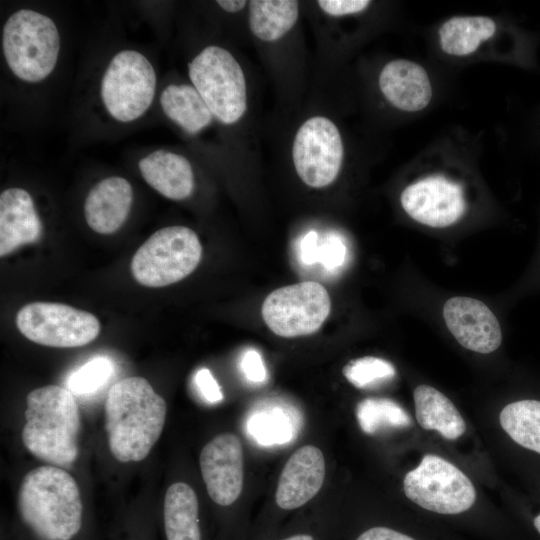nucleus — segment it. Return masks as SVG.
I'll use <instances>...</instances> for the list:
<instances>
[{
    "instance_id": "nucleus-34",
    "label": "nucleus",
    "mask_w": 540,
    "mask_h": 540,
    "mask_svg": "<svg viewBox=\"0 0 540 540\" xmlns=\"http://www.w3.org/2000/svg\"><path fill=\"white\" fill-rule=\"evenodd\" d=\"M319 235L316 231H309L296 244V253L299 261L304 265L317 263V250Z\"/></svg>"
},
{
    "instance_id": "nucleus-4",
    "label": "nucleus",
    "mask_w": 540,
    "mask_h": 540,
    "mask_svg": "<svg viewBox=\"0 0 540 540\" xmlns=\"http://www.w3.org/2000/svg\"><path fill=\"white\" fill-rule=\"evenodd\" d=\"M2 51L15 77L38 83L55 69L60 53V34L54 20L32 9L12 13L2 28Z\"/></svg>"
},
{
    "instance_id": "nucleus-15",
    "label": "nucleus",
    "mask_w": 540,
    "mask_h": 540,
    "mask_svg": "<svg viewBox=\"0 0 540 540\" xmlns=\"http://www.w3.org/2000/svg\"><path fill=\"white\" fill-rule=\"evenodd\" d=\"M325 478L322 451L314 445L297 449L286 462L277 485L275 501L284 510L299 508L321 489Z\"/></svg>"
},
{
    "instance_id": "nucleus-3",
    "label": "nucleus",
    "mask_w": 540,
    "mask_h": 540,
    "mask_svg": "<svg viewBox=\"0 0 540 540\" xmlns=\"http://www.w3.org/2000/svg\"><path fill=\"white\" fill-rule=\"evenodd\" d=\"M22 441L35 457L57 467L72 465L79 453L80 414L72 393L58 385L32 390L26 398Z\"/></svg>"
},
{
    "instance_id": "nucleus-21",
    "label": "nucleus",
    "mask_w": 540,
    "mask_h": 540,
    "mask_svg": "<svg viewBox=\"0 0 540 540\" xmlns=\"http://www.w3.org/2000/svg\"><path fill=\"white\" fill-rule=\"evenodd\" d=\"M159 102L167 118L187 133L196 134L212 122L213 114L193 85L170 84Z\"/></svg>"
},
{
    "instance_id": "nucleus-2",
    "label": "nucleus",
    "mask_w": 540,
    "mask_h": 540,
    "mask_svg": "<svg viewBox=\"0 0 540 540\" xmlns=\"http://www.w3.org/2000/svg\"><path fill=\"white\" fill-rule=\"evenodd\" d=\"M23 522L41 540H71L82 525V500L75 479L53 465L39 466L23 478L18 491Z\"/></svg>"
},
{
    "instance_id": "nucleus-10",
    "label": "nucleus",
    "mask_w": 540,
    "mask_h": 540,
    "mask_svg": "<svg viewBox=\"0 0 540 540\" xmlns=\"http://www.w3.org/2000/svg\"><path fill=\"white\" fill-rule=\"evenodd\" d=\"M330 309L327 290L317 282L305 281L271 292L262 305V316L272 332L291 338L317 331Z\"/></svg>"
},
{
    "instance_id": "nucleus-23",
    "label": "nucleus",
    "mask_w": 540,
    "mask_h": 540,
    "mask_svg": "<svg viewBox=\"0 0 540 540\" xmlns=\"http://www.w3.org/2000/svg\"><path fill=\"white\" fill-rule=\"evenodd\" d=\"M496 32L493 19L484 16L453 17L439 29L441 49L453 56H466Z\"/></svg>"
},
{
    "instance_id": "nucleus-11",
    "label": "nucleus",
    "mask_w": 540,
    "mask_h": 540,
    "mask_svg": "<svg viewBox=\"0 0 540 540\" xmlns=\"http://www.w3.org/2000/svg\"><path fill=\"white\" fill-rule=\"evenodd\" d=\"M292 157L305 184L313 188L330 185L343 161V143L336 125L323 116L306 120L295 135Z\"/></svg>"
},
{
    "instance_id": "nucleus-30",
    "label": "nucleus",
    "mask_w": 540,
    "mask_h": 540,
    "mask_svg": "<svg viewBox=\"0 0 540 540\" xmlns=\"http://www.w3.org/2000/svg\"><path fill=\"white\" fill-rule=\"evenodd\" d=\"M347 255L348 248L341 235L330 232L319 239L317 263H320L327 271L340 270L347 260Z\"/></svg>"
},
{
    "instance_id": "nucleus-8",
    "label": "nucleus",
    "mask_w": 540,
    "mask_h": 540,
    "mask_svg": "<svg viewBox=\"0 0 540 540\" xmlns=\"http://www.w3.org/2000/svg\"><path fill=\"white\" fill-rule=\"evenodd\" d=\"M406 497L418 506L439 514H459L476 500L471 480L444 458L425 455L403 480Z\"/></svg>"
},
{
    "instance_id": "nucleus-18",
    "label": "nucleus",
    "mask_w": 540,
    "mask_h": 540,
    "mask_svg": "<svg viewBox=\"0 0 540 540\" xmlns=\"http://www.w3.org/2000/svg\"><path fill=\"white\" fill-rule=\"evenodd\" d=\"M379 87L384 97L402 111L423 110L432 98V87L426 70L406 59L392 60L383 67L379 75Z\"/></svg>"
},
{
    "instance_id": "nucleus-35",
    "label": "nucleus",
    "mask_w": 540,
    "mask_h": 540,
    "mask_svg": "<svg viewBox=\"0 0 540 540\" xmlns=\"http://www.w3.org/2000/svg\"><path fill=\"white\" fill-rule=\"evenodd\" d=\"M356 540H415L412 537L387 527H372Z\"/></svg>"
},
{
    "instance_id": "nucleus-27",
    "label": "nucleus",
    "mask_w": 540,
    "mask_h": 540,
    "mask_svg": "<svg viewBox=\"0 0 540 540\" xmlns=\"http://www.w3.org/2000/svg\"><path fill=\"white\" fill-rule=\"evenodd\" d=\"M343 375L355 387L365 389L393 379L396 370L385 359L366 356L349 361L343 368Z\"/></svg>"
},
{
    "instance_id": "nucleus-9",
    "label": "nucleus",
    "mask_w": 540,
    "mask_h": 540,
    "mask_svg": "<svg viewBox=\"0 0 540 540\" xmlns=\"http://www.w3.org/2000/svg\"><path fill=\"white\" fill-rule=\"evenodd\" d=\"M16 324L30 341L56 348L84 346L100 332V323L93 314L54 302L23 306L17 313Z\"/></svg>"
},
{
    "instance_id": "nucleus-29",
    "label": "nucleus",
    "mask_w": 540,
    "mask_h": 540,
    "mask_svg": "<svg viewBox=\"0 0 540 540\" xmlns=\"http://www.w3.org/2000/svg\"><path fill=\"white\" fill-rule=\"evenodd\" d=\"M112 372L110 360L97 357L74 372L69 378L68 386L75 394H91L105 384Z\"/></svg>"
},
{
    "instance_id": "nucleus-6",
    "label": "nucleus",
    "mask_w": 540,
    "mask_h": 540,
    "mask_svg": "<svg viewBox=\"0 0 540 540\" xmlns=\"http://www.w3.org/2000/svg\"><path fill=\"white\" fill-rule=\"evenodd\" d=\"M202 246L197 234L185 226L154 232L135 252L131 272L146 287H163L192 273L200 262Z\"/></svg>"
},
{
    "instance_id": "nucleus-24",
    "label": "nucleus",
    "mask_w": 540,
    "mask_h": 540,
    "mask_svg": "<svg viewBox=\"0 0 540 540\" xmlns=\"http://www.w3.org/2000/svg\"><path fill=\"white\" fill-rule=\"evenodd\" d=\"M299 4L293 0H252L249 26L260 40L271 42L284 36L296 23Z\"/></svg>"
},
{
    "instance_id": "nucleus-1",
    "label": "nucleus",
    "mask_w": 540,
    "mask_h": 540,
    "mask_svg": "<svg viewBox=\"0 0 540 540\" xmlns=\"http://www.w3.org/2000/svg\"><path fill=\"white\" fill-rule=\"evenodd\" d=\"M104 410L112 455L122 463L145 459L163 431L165 400L145 378L127 377L110 388Z\"/></svg>"
},
{
    "instance_id": "nucleus-37",
    "label": "nucleus",
    "mask_w": 540,
    "mask_h": 540,
    "mask_svg": "<svg viewBox=\"0 0 540 540\" xmlns=\"http://www.w3.org/2000/svg\"><path fill=\"white\" fill-rule=\"evenodd\" d=\"M283 540H314V539L312 536L308 534H299V535L291 536Z\"/></svg>"
},
{
    "instance_id": "nucleus-38",
    "label": "nucleus",
    "mask_w": 540,
    "mask_h": 540,
    "mask_svg": "<svg viewBox=\"0 0 540 540\" xmlns=\"http://www.w3.org/2000/svg\"><path fill=\"white\" fill-rule=\"evenodd\" d=\"M534 526L537 529V531L540 533V514L535 517Z\"/></svg>"
},
{
    "instance_id": "nucleus-13",
    "label": "nucleus",
    "mask_w": 540,
    "mask_h": 540,
    "mask_svg": "<svg viewBox=\"0 0 540 540\" xmlns=\"http://www.w3.org/2000/svg\"><path fill=\"white\" fill-rule=\"evenodd\" d=\"M201 474L210 498L221 506L234 503L243 488V447L233 433H222L201 450Z\"/></svg>"
},
{
    "instance_id": "nucleus-28",
    "label": "nucleus",
    "mask_w": 540,
    "mask_h": 540,
    "mask_svg": "<svg viewBox=\"0 0 540 540\" xmlns=\"http://www.w3.org/2000/svg\"><path fill=\"white\" fill-rule=\"evenodd\" d=\"M247 428L252 437L263 445L282 444L293 436L292 424L279 409L252 415Z\"/></svg>"
},
{
    "instance_id": "nucleus-17",
    "label": "nucleus",
    "mask_w": 540,
    "mask_h": 540,
    "mask_svg": "<svg viewBox=\"0 0 540 540\" xmlns=\"http://www.w3.org/2000/svg\"><path fill=\"white\" fill-rule=\"evenodd\" d=\"M42 222L32 196L23 188L12 187L0 194V256L25 244L36 242Z\"/></svg>"
},
{
    "instance_id": "nucleus-33",
    "label": "nucleus",
    "mask_w": 540,
    "mask_h": 540,
    "mask_svg": "<svg viewBox=\"0 0 540 540\" xmlns=\"http://www.w3.org/2000/svg\"><path fill=\"white\" fill-rule=\"evenodd\" d=\"M195 384L208 402L217 403L223 399L221 388L209 369L202 368L197 371Z\"/></svg>"
},
{
    "instance_id": "nucleus-7",
    "label": "nucleus",
    "mask_w": 540,
    "mask_h": 540,
    "mask_svg": "<svg viewBox=\"0 0 540 540\" xmlns=\"http://www.w3.org/2000/svg\"><path fill=\"white\" fill-rule=\"evenodd\" d=\"M188 75L213 117L226 125L240 120L247 108L246 81L228 50L205 47L188 64Z\"/></svg>"
},
{
    "instance_id": "nucleus-19",
    "label": "nucleus",
    "mask_w": 540,
    "mask_h": 540,
    "mask_svg": "<svg viewBox=\"0 0 540 540\" xmlns=\"http://www.w3.org/2000/svg\"><path fill=\"white\" fill-rule=\"evenodd\" d=\"M138 168L145 182L168 199H186L194 190L192 166L181 154L156 149L140 159Z\"/></svg>"
},
{
    "instance_id": "nucleus-5",
    "label": "nucleus",
    "mask_w": 540,
    "mask_h": 540,
    "mask_svg": "<svg viewBox=\"0 0 540 540\" xmlns=\"http://www.w3.org/2000/svg\"><path fill=\"white\" fill-rule=\"evenodd\" d=\"M157 76L141 52L124 49L113 55L103 72L100 98L115 121L130 123L142 117L154 101Z\"/></svg>"
},
{
    "instance_id": "nucleus-22",
    "label": "nucleus",
    "mask_w": 540,
    "mask_h": 540,
    "mask_svg": "<svg viewBox=\"0 0 540 540\" xmlns=\"http://www.w3.org/2000/svg\"><path fill=\"white\" fill-rule=\"evenodd\" d=\"M164 528L167 540H201L198 499L188 484L176 482L167 489Z\"/></svg>"
},
{
    "instance_id": "nucleus-31",
    "label": "nucleus",
    "mask_w": 540,
    "mask_h": 540,
    "mask_svg": "<svg viewBox=\"0 0 540 540\" xmlns=\"http://www.w3.org/2000/svg\"><path fill=\"white\" fill-rule=\"evenodd\" d=\"M319 7L332 16L356 14L365 10L370 1L367 0H319Z\"/></svg>"
},
{
    "instance_id": "nucleus-32",
    "label": "nucleus",
    "mask_w": 540,
    "mask_h": 540,
    "mask_svg": "<svg viewBox=\"0 0 540 540\" xmlns=\"http://www.w3.org/2000/svg\"><path fill=\"white\" fill-rule=\"evenodd\" d=\"M241 369L247 380L261 383L266 379V368L263 359L255 349H248L241 359Z\"/></svg>"
},
{
    "instance_id": "nucleus-36",
    "label": "nucleus",
    "mask_w": 540,
    "mask_h": 540,
    "mask_svg": "<svg viewBox=\"0 0 540 540\" xmlns=\"http://www.w3.org/2000/svg\"><path fill=\"white\" fill-rule=\"evenodd\" d=\"M223 10L235 13L242 10L247 2L244 0H219L216 2Z\"/></svg>"
},
{
    "instance_id": "nucleus-16",
    "label": "nucleus",
    "mask_w": 540,
    "mask_h": 540,
    "mask_svg": "<svg viewBox=\"0 0 540 540\" xmlns=\"http://www.w3.org/2000/svg\"><path fill=\"white\" fill-rule=\"evenodd\" d=\"M133 202L130 182L120 176L98 181L89 190L84 202L88 226L99 234H112L125 223Z\"/></svg>"
},
{
    "instance_id": "nucleus-25",
    "label": "nucleus",
    "mask_w": 540,
    "mask_h": 540,
    "mask_svg": "<svg viewBox=\"0 0 540 540\" xmlns=\"http://www.w3.org/2000/svg\"><path fill=\"white\" fill-rule=\"evenodd\" d=\"M499 421L517 444L540 454V401L519 400L506 405Z\"/></svg>"
},
{
    "instance_id": "nucleus-14",
    "label": "nucleus",
    "mask_w": 540,
    "mask_h": 540,
    "mask_svg": "<svg viewBox=\"0 0 540 540\" xmlns=\"http://www.w3.org/2000/svg\"><path fill=\"white\" fill-rule=\"evenodd\" d=\"M447 328L464 348L488 354L501 345L502 331L498 319L480 300L457 296L443 307Z\"/></svg>"
},
{
    "instance_id": "nucleus-20",
    "label": "nucleus",
    "mask_w": 540,
    "mask_h": 540,
    "mask_svg": "<svg viewBox=\"0 0 540 540\" xmlns=\"http://www.w3.org/2000/svg\"><path fill=\"white\" fill-rule=\"evenodd\" d=\"M415 417L425 430H434L448 440H455L466 430L465 421L442 392L429 385H419L413 392Z\"/></svg>"
},
{
    "instance_id": "nucleus-12",
    "label": "nucleus",
    "mask_w": 540,
    "mask_h": 540,
    "mask_svg": "<svg viewBox=\"0 0 540 540\" xmlns=\"http://www.w3.org/2000/svg\"><path fill=\"white\" fill-rule=\"evenodd\" d=\"M400 202L412 219L434 228L456 223L467 207L462 185L440 174L408 185L401 193Z\"/></svg>"
},
{
    "instance_id": "nucleus-26",
    "label": "nucleus",
    "mask_w": 540,
    "mask_h": 540,
    "mask_svg": "<svg viewBox=\"0 0 540 540\" xmlns=\"http://www.w3.org/2000/svg\"><path fill=\"white\" fill-rule=\"evenodd\" d=\"M358 423L367 434L383 428H403L411 424L409 414L396 402L385 398H367L356 408Z\"/></svg>"
}]
</instances>
